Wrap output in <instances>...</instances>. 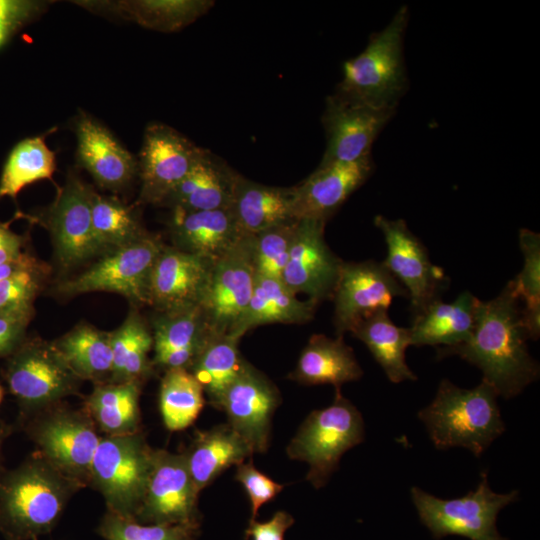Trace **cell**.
<instances>
[{
	"instance_id": "obj_1",
	"label": "cell",
	"mask_w": 540,
	"mask_h": 540,
	"mask_svg": "<svg viewBox=\"0 0 540 540\" xmlns=\"http://www.w3.org/2000/svg\"><path fill=\"white\" fill-rule=\"evenodd\" d=\"M520 298L511 280L494 299L478 302L470 338L456 346L440 347L437 358L458 355L477 366L483 381L506 399L518 395L539 377V365L529 354Z\"/></svg>"
},
{
	"instance_id": "obj_2",
	"label": "cell",
	"mask_w": 540,
	"mask_h": 540,
	"mask_svg": "<svg viewBox=\"0 0 540 540\" xmlns=\"http://www.w3.org/2000/svg\"><path fill=\"white\" fill-rule=\"evenodd\" d=\"M81 488L35 451L18 467L0 472V532L7 540L49 533Z\"/></svg>"
},
{
	"instance_id": "obj_3",
	"label": "cell",
	"mask_w": 540,
	"mask_h": 540,
	"mask_svg": "<svg viewBox=\"0 0 540 540\" xmlns=\"http://www.w3.org/2000/svg\"><path fill=\"white\" fill-rule=\"evenodd\" d=\"M497 396L483 380L475 388L462 389L445 379L418 417L436 448L463 447L479 457L505 430Z\"/></svg>"
},
{
	"instance_id": "obj_4",
	"label": "cell",
	"mask_w": 540,
	"mask_h": 540,
	"mask_svg": "<svg viewBox=\"0 0 540 540\" xmlns=\"http://www.w3.org/2000/svg\"><path fill=\"white\" fill-rule=\"evenodd\" d=\"M408 9L401 7L390 23L371 35L366 48L343 65L337 93L374 107L396 109L407 89L403 38Z\"/></svg>"
},
{
	"instance_id": "obj_5",
	"label": "cell",
	"mask_w": 540,
	"mask_h": 540,
	"mask_svg": "<svg viewBox=\"0 0 540 540\" xmlns=\"http://www.w3.org/2000/svg\"><path fill=\"white\" fill-rule=\"evenodd\" d=\"M364 439V422L358 409L340 391L331 405L312 411L286 448L289 458L306 462V479L317 489L337 469L342 455Z\"/></svg>"
},
{
	"instance_id": "obj_6",
	"label": "cell",
	"mask_w": 540,
	"mask_h": 540,
	"mask_svg": "<svg viewBox=\"0 0 540 540\" xmlns=\"http://www.w3.org/2000/svg\"><path fill=\"white\" fill-rule=\"evenodd\" d=\"M154 449L141 431L101 437L93 457L90 483L104 497L107 511L135 519L151 472Z\"/></svg>"
},
{
	"instance_id": "obj_7",
	"label": "cell",
	"mask_w": 540,
	"mask_h": 540,
	"mask_svg": "<svg viewBox=\"0 0 540 540\" xmlns=\"http://www.w3.org/2000/svg\"><path fill=\"white\" fill-rule=\"evenodd\" d=\"M38 451L49 463L83 487L90 483L94 454L101 437L97 426L83 410L59 403L22 421Z\"/></svg>"
},
{
	"instance_id": "obj_8",
	"label": "cell",
	"mask_w": 540,
	"mask_h": 540,
	"mask_svg": "<svg viewBox=\"0 0 540 540\" xmlns=\"http://www.w3.org/2000/svg\"><path fill=\"white\" fill-rule=\"evenodd\" d=\"M518 491L498 494L491 490L486 472L476 489L465 496L444 500L418 487L411 489L412 501L421 522L435 539L459 535L471 540H507L496 527L502 508L518 499Z\"/></svg>"
},
{
	"instance_id": "obj_9",
	"label": "cell",
	"mask_w": 540,
	"mask_h": 540,
	"mask_svg": "<svg viewBox=\"0 0 540 540\" xmlns=\"http://www.w3.org/2000/svg\"><path fill=\"white\" fill-rule=\"evenodd\" d=\"M8 357L4 377L18 400L21 422L77 393L81 380L66 365L52 342L24 340Z\"/></svg>"
},
{
	"instance_id": "obj_10",
	"label": "cell",
	"mask_w": 540,
	"mask_h": 540,
	"mask_svg": "<svg viewBox=\"0 0 540 540\" xmlns=\"http://www.w3.org/2000/svg\"><path fill=\"white\" fill-rule=\"evenodd\" d=\"M165 245L146 233L138 240L107 252L81 274L58 284V292L73 296L96 291L121 294L135 304H149L153 265Z\"/></svg>"
},
{
	"instance_id": "obj_11",
	"label": "cell",
	"mask_w": 540,
	"mask_h": 540,
	"mask_svg": "<svg viewBox=\"0 0 540 540\" xmlns=\"http://www.w3.org/2000/svg\"><path fill=\"white\" fill-rule=\"evenodd\" d=\"M253 236H242L213 262L199 303L212 334L232 331L245 311L255 284Z\"/></svg>"
},
{
	"instance_id": "obj_12",
	"label": "cell",
	"mask_w": 540,
	"mask_h": 540,
	"mask_svg": "<svg viewBox=\"0 0 540 540\" xmlns=\"http://www.w3.org/2000/svg\"><path fill=\"white\" fill-rule=\"evenodd\" d=\"M203 148L196 146L174 128L151 123L144 132L139 153L138 174L141 180L139 202L163 205L200 157Z\"/></svg>"
},
{
	"instance_id": "obj_13",
	"label": "cell",
	"mask_w": 540,
	"mask_h": 540,
	"mask_svg": "<svg viewBox=\"0 0 540 540\" xmlns=\"http://www.w3.org/2000/svg\"><path fill=\"white\" fill-rule=\"evenodd\" d=\"M199 493L183 453L154 450L145 494L134 520L143 524L200 523Z\"/></svg>"
},
{
	"instance_id": "obj_14",
	"label": "cell",
	"mask_w": 540,
	"mask_h": 540,
	"mask_svg": "<svg viewBox=\"0 0 540 540\" xmlns=\"http://www.w3.org/2000/svg\"><path fill=\"white\" fill-rule=\"evenodd\" d=\"M397 296L407 292L383 262L343 261L332 295L338 336L378 310H387Z\"/></svg>"
},
{
	"instance_id": "obj_15",
	"label": "cell",
	"mask_w": 540,
	"mask_h": 540,
	"mask_svg": "<svg viewBox=\"0 0 540 540\" xmlns=\"http://www.w3.org/2000/svg\"><path fill=\"white\" fill-rule=\"evenodd\" d=\"M394 112L337 92L329 96L322 115L326 149L320 164L353 162L370 155L373 141Z\"/></svg>"
},
{
	"instance_id": "obj_16",
	"label": "cell",
	"mask_w": 540,
	"mask_h": 540,
	"mask_svg": "<svg viewBox=\"0 0 540 540\" xmlns=\"http://www.w3.org/2000/svg\"><path fill=\"white\" fill-rule=\"evenodd\" d=\"M281 401L278 388L246 361L223 392L217 409L254 453H265L270 444L272 417Z\"/></svg>"
},
{
	"instance_id": "obj_17",
	"label": "cell",
	"mask_w": 540,
	"mask_h": 540,
	"mask_svg": "<svg viewBox=\"0 0 540 540\" xmlns=\"http://www.w3.org/2000/svg\"><path fill=\"white\" fill-rule=\"evenodd\" d=\"M374 223L387 245V257L383 263L406 290L415 315L439 299L445 281L443 270L432 264L425 246L404 220L378 215Z\"/></svg>"
},
{
	"instance_id": "obj_18",
	"label": "cell",
	"mask_w": 540,
	"mask_h": 540,
	"mask_svg": "<svg viewBox=\"0 0 540 540\" xmlns=\"http://www.w3.org/2000/svg\"><path fill=\"white\" fill-rule=\"evenodd\" d=\"M326 221L298 219L282 282L295 295L302 293L318 304L332 298L343 261L324 239Z\"/></svg>"
},
{
	"instance_id": "obj_19",
	"label": "cell",
	"mask_w": 540,
	"mask_h": 540,
	"mask_svg": "<svg viewBox=\"0 0 540 540\" xmlns=\"http://www.w3.org/2000/svg\"><path fill=\"white\" fill-rule=\"evenodd\" d=\"M93 188L70 173L46 213L58 262L70 268L101 253L91 216Z\"/></svg>"
},
{
	"instance_id": "obj_20",
	"label": "cell",
	"mask_w": 540,
	"mask_h": 540,
	"mask_svg": "<svg viewBox=\"0 0 540 540\" xmlns=\"http://www.w3.org/2000/svg\"><path fill=\"white\" fill-rule=\"evenodd\" d=\"M76 157L103 189H125L138 173V161L121 142L92 116L80 112L75 121Z\"/></svg>"
},
{
	"instance_id": "obj_21",
	"label": "cell",
	"mask_w": 540,
	"mask_h": 540,
	"mask_svg": "<svg viewBox=\"0 0 540 540\" xmlns=\"http://www.w3.org/2000/svg\"><path fill=\"white\" fill-rule=\"evenodd\" d=\"M213 262L164 246L151 270L149 305L158 312L199 306Z\"/></svg>"
},
{
	"instance_id": "obj_22",
	"label": "cell",
	"mask_w": 540,
	"mask_h": 540,
	"mask_svg": "<svg viewBox=\"0 0 540 540\" xmlns=\"http://www.w3.org/2000/svg\"><path fill=\"white\" fill-rule=\"evenodd\" d=\"M373 170L371 156L353 162L319 164L293 189L295 219H327L359 188Z\"/></svg>"
},
{
	"instance_id": "obj_23",
	"label": "cell",
	"mask_w": 540,
	"mask_h": 540,
	"mask_svg": "<svg viewBox=\"0 0 540 540\" xmlns=\"http://www.w3.org/2000/svg\"><path fill=\"white\" fill-rule=\"evenodd\" d=\"M169 229L173 247L211 262L224 255L242 236L231 208L185 211L172 209Z\"/></svg>"
},
{
	"instance_id": "obj_24",
	"label": "cell",
	"mask_w": 540,
	"mask_h": 540,
	"mask_svg": "<svg viewBox=\"0 0 540 540\" xmlns=\"http://www.w3.org/2000/svg\"><path fill=\"white\" fill-rule=\"evenodd\" d=\"M212 334L200 306L158 312L153 320V365L189 369Z\"/></svg>"
},
{
	"instance_id": "obj_25",
	"label": "cell",
	"mask_w": 540,
	"mask_h": 540,
	"mask_svg": "<svg viewBox=\"0 0 540 540\" xmlns=\"http://www.w3.org/2000/svg\"><path fill=\"white\" fill-rule=\"evenodd\" d=\"M238 172L204 149L163 205L171 209L203 211L231 207Z\"/></svg>"
},
{
	"instance_id": "obj_26",
	"label": "cell",
	"mask_w": 540,
	"mask_h": 540,
	"mask_svg": "<svg viewBox=\"0 0 540 540\" xmlns=\"http://www.w3.org/2000/svg\"><path fill=\"white\" fill-rule=\"evenodd\" d=\"M254 454L249 444L227 423L197 431L183 455L192 480L200 492L226 469Z\"/></svg>"
},
{
	"instance_id": "obj_27",
	"label": "cell",
	"mask_w": 540,
	"mask_h": 540,
	"mask_svg": "<svg viewBox=\"0 0 540 540\" xmlns=\"http://www.w3.org/2000/svg\"><path fill=\"white\" fill-rule=\"evenodd\" d=\"M478 302L468 291L451 303L440 298L432 301L415 314L409 328L411 345L452 347L464 343L473 332Z\"/></svg>"
},
{
	"instance_id": "obj_28",
	"label": "cell",
	"mask_w": 540,
	"mask_h": 540,
	"mask_svg": "<svg viewBox=\"0 0 540 540\" xmlns=\"http://www.w3.org/2000/svg\"><path fill=\"white\" fill-rule=\"evenodd\" d=\"M317 304L302 301L280 279L257 275L250 301L229 334L241 339L258 326L282 323L303 324L314 316Z\"/></svg>"
},
{
	"instance_id": "obj_29",
	"label": "cell",
	"mask_w": 540,
	"mask_h": 540,
	"mask_svg": "<svg viewBox=\"0 0 540 540\" xmlns=\"http://www.w3.org/2000/svg\"><path fill=\"white\" fill-rule=\"evenodd\" d=\"M230 208L243 235L254 236L295 219L292 187L259 184L239 173Z\"/></svg>"
},
{
	"instance_id": "obj_30",
	"label": "cell",
	"mask_w": 540,
	"mask_h": 540,
	"mask_svg": "<svg viewBox=\"0 0 540 540\" xmlns=\"http://www.w3.org/2000/svg\"><path fill=\"white\" fill-rule=\"evenodd\" d=\"M363 371L343 336L335 339L323 334L311 336L301 351L289 378L304 385L331 384L336 391L347 382L361 378Z\"/></svg>"
},
{
	"instance_id": "obj_31",
	"label": "cell",
	"mask_w": 540,
	"mask_h": 540,
	"mask_svg": "<svg viewBox=\"0 0 540 540\" xmlns=\"http://www.w3.org/2000/svg\"><path fill=\"white\" fill-rule=\"evenodd\" d=\"M52 344L80 380L96 384L110 382L113 362L111 332L82 323Z\"/></svg>"
},
{
	"instance_id": "obj_32",
	"label": "cell",
	"mask_w": 540,
	"mask_h": 540,
	"mask_svg": "<svg viewBox=\"0 0 540 540\" xmlns=\"http://www.w3.org/2000/svg\"><path fill=\"white\" fill-rule=\"evenodd\" d=\"M362 341L393 383L417 380L405 361L410 343V330L395 325L387 310H378L359 322L351 331Z\"/></svg>"
},
{
	"instance_id": "obj_33",
	"label": "cell",
	"mask_w": 540,
	"mask_h": 540,
	"mask_svg": "<svg viewBox=\"0 0 540 540\" xmlns=\"http://www.w3.org/2000/svg\"><path fill=\"white\" fill-rule=\"evenodd\" d=\"M140 393L137 382L99 383L86 398L84 410L106 435L133 434L140 431Z\"/></svg>"
},
{
	"instance_id": "obj_34",
	"label": "cell",
	"mask_w": 540,
	"mask_h": 540,
	"mask_svg": "<svg viewBox=\"0 0 540 540\" xmlns=\"http://www.w3.org/2000/svg\"><path fill=\"white\" fill-rule=\"evenodd\" d=\"M232 334H210L199 354L188 369L203 388L214 408L229 384L246 363Z\"/></svg>"
},
{
	"instance_id": "obj_35",
	"label": "cell",
	"mask_w": 540,
	"mask_h": 540,
	"mask_svg": "<svg viewBox=\"0 0 540 540\" xmlns=\"http://www.w3.org/2000/svg\"><path fill=\"white\" fill-rule=\"evenodd\" d=\"M112 374L110 382L142 383L152 373L148 354L153 348L152 331L137 311H130L123 324L111 332Z\"/></svg>"
},
{
	"instance_id": "obj_36",
	"label": "cell",
	"mask_w": 540,
	"mask_h": 540,
	"mask_svg": "<svg viewBox=\"0 0 540 540\" xmlns=\"http://www.w3.org/2000/svg\"><path fill=\"white\" fill-rule=\"evenodd\" d=\"M99 4L110 12L117 13L145 28L174 32L204 15L214 2L210 0H132L100 2Z\"/></svg>"
},
{
	"instance_id": "obj_37",
	"label": "cell",
	"mask_w": 540,
	"mask_h": 540,
	"mask_svg": "<svg viewBox=\"0 0 540 540\" xmlns=\"http://www.w3.org/2000/svg\"><path fill=\"white\" fill-rule=\"evenodd\" d=\"M55 153L44 136H34L18 142L10 152L0 178V198H16L19 192L34 182L53 180Z\"/></svg>"
},
{
	"instance_id": "obj_38",
	"label": "cell",
	"mask_w": 540,
	"mask_h": 540,
	"mask_svg": "<svg viewBox=\"0 0 540 540\" xmlns=\"http://www.w3.org/2000/svg\"><path fill=\"white\" fill-rule=\"evenodd\" d=\"M91 216L93 233L100 252H109L128 245L147 233L134 208L116 196L101 195L94 190Z\"/></svg>"
},
{
	"instance_id": "obj_39",
	"label": "cell",
	"mask_w": 540,
	"mask_h": 540,
	"mask_svg": "<svg viewBox=\"0 0 540 540\" xmlns=\"http://www.w3.org/2000/svg\"><path fill=\"white\" fill-rule=\"evenodd\" d=\"M204 403L203 388L189 370H166L160 384L159 408L168 430L180 431L192 425Z\"/></svg>"
},
{
	"instance_id": "obj_40",
	"label": "cell",
	"mask_w": 540,
	"mask_h": 540,
	"mask_svg": "<svg viewBox=\"0 0 540 540\" xmlns=\"http://www.w3.org/2000/svg\"><path fill=\"white\" fill-rule=\"evenodd\" d=\"M98 532L105 540H196L200 523L143 524L107 511Z\"/></svg>"
},
{
	"instance_id": "obj_41",
	"label": "cell",
	"mask_w": 540,
	"mask_h": 540,
	"mask_svg": "<svg viewBox=\"0 0 540 540\" xmlns=\"http://www.w3.org/2000/svg\"><path fill=\"white\" fill-rule=\"evenodd\" d=\"M298 219L271 227L253 236L256 274L282 279Z\"/></svg>"
},
{
	"instance_id": "obj_42",
	"label": "cell",
	"mask_w": 540,
	"mask_h": 540,
	"mask_svg": "<svg viewBox=\"0 0 540 540\" xmlns=\"http://www.w3.org/2000/svg\"><path fill=\"white\" fill-rule=\"evenodd\" d=\"M47 270L43 265L0 281V313L33 314V302L41 290Z\"/></svg>"
},
{
	"instance_id": "obj_43",
	"label": "cell",
	"mask_w": 540,
	"mask_h": 540,
	"mask_svg": "<svg viewBox=\"0 0 540 540\" xmlns=\"http://www.w3.org/2000/svg\"><path fill=\"white\" fill-rule=\"evenodd\" d=\"M519 244L523 253L522 271L512 280L515 292L524 305L540 304V236L528 229L519 231Z\"/></svg>"
},
{
	"instance_id": "obj_44",
	"label": "cell",
	"mask_w": 540,
	"mask_h": 540,
	"mask_svg": "<svg viewBox=\"0 0 540 540\" xmlns=\"http://www.w3.org/2000/svg\"><path fill=\"white\" fill-rule=\"evenodd\" d=\"M235 479L242 484L250 500V521L256 520L260 507L273 500L284 488V485L259 471L252 459L237 465Z\"/></svg>"
},
{
	"instance_id": "obj_45",
	"label": "cell",
	"mask_w": 540,
	"mask_h": 540,
	"mask_svg": "<svg viewBox=\"0 0 540 540\" xmlns=\"http://www.w3.org/2000/svg\"><path fill=\"white\" fill-rule=\"evenodd\" d=\"M46 2L0 0V49L22 27L44 12Z\"/></svg>"
},
{
	"instance_id": "obj_46",
	"label": "cell",
	"mask_w": 540,
	"mask_h": 540,
	"mask_svg": "<svg viewBox=\"0 0 540 540\" xmlns=\"http://www.w3.org/2000/svg\"><path fill=\"white\" fill-rule=\"evenodd\" d=\"M33 314L0 313V357L10 356L25 340Z\"/></svg>"
},
{
	"instance_id": "obj_47",
	"label": "cell",
	"mask_w": 540,
	"mask_h": 540,
	"mask_svg": "<svg viewBox=\"0 0 540 540\" xmlns=\"http://www.w3.org/2000/svg\"><path fill=\"white\" fill-rule=\"evenodd\" d=\"M294 518L286 511H276L265 521H250L245 531V540H284L286 531L293 525Z\"/></svg>"
},
{
	"instance_id": "obj_48",
	"label": "cell",
	"mask_w": 540,
	"mask_h": 540,
	"mask_svg": "<svg viewBox=\"0 0 540 540\" xmlns=\"http://www.w3.org/2000/svg\"><path fill=\"white\" fill-rule=\"evenodd\" d=\"M24 239L14 233L6 224L0 222V263L18 258L22 251Z\"/></svg>"
},
{
	"instance_id": "obj_49",
	"label": "cell",
	"mask_w": 540,
	"mask_h": 540,
	"mask_svg": "<svg viewBox=\"0 0 540 540\" xmlns=\"http://www.w3.org/2000/svg\"><path fill=\"white\" fill-rule=\"evenodd\" d=\"M43 265L45 264L37 260L33 255L24 252L16 259L0 263V281L21 271L38 268Z\"/></svg>"
},
{
	"instance_id": "obj_50",
	"label": "cell",
	"mask_w": 540,
	"mask_h": 540,
	"mask_svg": "<svg viewBox=\"0 0 540 540\" xmlns=\"http://www.w3.org/2000/svg\"><path fill=\"white\" fill-rule=\"evenodd\" d=\"M523 325L528 338L536 340L540 335V304L524 305L521 309Z\"/></svg>"
},
{
	"instance_id": "obj_51",
	"label": "cell",
	"mask_w": 540,
	"mask_h": 540,
	"mask_svg": "<svg viewBox=\"0 0 540 540\" xmlns=\"http://www.w3.org/2000/svg\"><path fill=\"white\" fill-rule=\"evenodd\" d=\"M12 427L5 424V423H2L0 424V472L3 470V466H2V448H3V443L5 441V439L10 435V433L12 432Z\"/></svg>"
},
{
	"instance_id": "obj_52",
	"label": "cell",
	"mask_w": 540,
	"mask_h": 540,
	"mask_svg": "<svg viewBox=\"0 0 540 540\" xmlns=\"http://www.w3.org/2000/svg\"><path fill=\"white\" fill-rule=\"evenodd\" d=\"M3 396H4V389H3V387L0 385V403H1V401L3 400Z\"/></svg>"
}]
</instances>
